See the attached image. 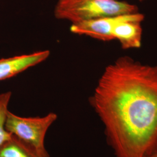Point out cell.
<instances>
[{
  "mask_svg": "<svg viewBox=\"0 0 157 157\" xmlns=\"http://www.w3.org/2000/svg\"><path fill=\"white\" fill-rule=\"evenodd\" d=\"M137 6L118 0H58L54 15L72 24L103 17L135 13Z\"/></svg>",
  "mask_w": 157,
  "mask_h": 157,
  "instance_id": "7a4b0ae2",
  "label": "cell"
},
{
  "mask_svg": "<svg viewBox=\"0 0 157 157\" xmlns=\"http://www.w3.org/2000/svg\"><path fill=\"white\" fill-rule=\"evenodd\" d=\"M11 96V91L0 93V147L12 137L11 134L5 127L6 117Z\"/></svg>",
  "mask_w": 157,
  "mask_h": 157,
  "instance_id": "ba28073f",
  "label": "cell"
},
{
  "mask_svg": "<svg viewBox=\"0 0 157 157\" xmlns=\"http://www.w3.org/2000/svg\"><path fill=\"white\" fill-rule=\"evenodd\" d=\"M120 15L103 17L72 24L70 30L73 33L85 35L101 41H112L113 40L112 28Z\"/></svg>",
  "mask_w": 157,
  "mask_h": 157,
  "instance_id": "8992f818",
  "label": "cell"
},
{
  "mask_svg": "<svg viewBox=\"0 0 157 157\" xmlns=\"http://www.w3.org/2000/svg\"><path fill=\"white\" fill-rule=\"evenodd\" d=\"M89 101L116 157L157 151V66L118 58L105 67Z\"/></svg>",
  "mask_w": 157,
  "mask_h": 157,
  "instance_id": "6da1fadb",
  "label": "cell"
},
{
  "mask_svg": "<svg viewBox=\"0 0 157 157\" xmlns=\"http://www.w3.org/2000/svg\"><path fill=\"white\" fill-rule=\"evenodd\" d=\"M144 19V15L139 12L121 15L112 28L113 40H118L124 50L140 48Z\"/></svg>",
  "mask_w": 157,
  "mask_h": 157,
  "instance_id": "277c9868",
  "label": "cell"
},
{
  "mask_svg": "<svg viewBox=\"0 0 157 157\" xmlns=\"http://www.w3.org/2000/svg\"><path fill=\"white\" fill-rule=\"evenodd\" d=\"M0 157H40L33 149L15 136L0 147Z\"/></svg>",
  "mask_w": 157,
  "mask_h": 157,
  "instance_id": "52a82bcc",
  "label": "cell"
},
{
  "mask_svg": "<svg viewBox=\"0 0 157 157\" xmlns=\"http://www.w3.org/2000/svg\"><path fill=\"white\" fill-rule=\"evenodd\" d=\"M50 55L48 50L40 51L0 59V80L11 78L46 60Z\"/></svg>",
  "mask_w": 157,
  "mask_h": 157,
  "instance_id": "5b68a950",
  "label": "cell"
},
{
  "mask_svg": "<svg viewBox=\"0 0 157 157\" xmlns=\"http://www.w3.org/2000/svg\"><path fill=\"white\" fill-rule=\"evenodd\" d=\"M140 1H145V0H139Z\"/></svg>",
  "mask_w": 157,
  "mask_h": 157,
  "instance_id": "30bf717a",
  "label": "cell"
},
{
  "mask_svg": "<svg viewBox=\"0 0 157 157\" xmlns=\"http://www.w3.org/2000/svg\"><path fill=\"white\" fill-rule=\"evenodd\" d=\"M57 118L54 112L43 117H23L8 110L5 127L11 135L30 146L40 157H50L45 147V136Z\"/></svg>",
  "mask_w": 157,
  "mask_h": 157,
  "instance_id": "3957f363",
  "label": "cell"
},
{
  "mask_svg": "<svg viewBox=\"0 0 157 157\" xmlns=\"http://www.w3.org/2000/svg\"><path fill=\"white\" fill-rule=\"evenodd\" d=\"M145 157H157V151Z\"/></svg>",
  "mask_w": 157,
  "mask_h": 157,
  "instance_id": "9c48e42d",
  "label": "cell"
}]
</instances>
